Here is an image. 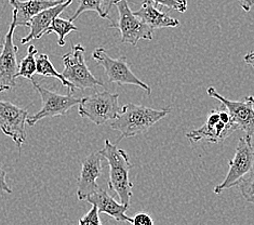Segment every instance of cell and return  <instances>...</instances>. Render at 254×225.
<instances>
[{"label":"cell","instance_id":"cell-1","mask_svg":"<svg viewBox=\"0 0 254 225\" xmlns=\"http://www.w3.org/2000/svg\"><path fill=\"white\" fill-rule=\"evenodd\" d=\"M100 151L110 166L108 188L117 194L120 203L129 207L133 195V183L129 178L133 165L129 155L116 144H113L108 139L105 140L104 148Z\"/></svg>","mask_w":254,"mask_h":225},{"label":"cell","instance_id":"cell-2","mask_svg":"<svg viewBox=\"0 0 254 225\" xmlns=\"http://www.w3.org/2000/svg\"><path fill=\"white\" fill-rule=\"evenodd\" d=\"M171 109H153L144 105L126 104L122 106L118 116L112 120L111 128L120 132L122 139L135 137L149 130L159 120L165 118Z\"/></svg>","mask_w":254,"mask_h":225},{"label":"cell","instance_id":"cell-3","mask_svg":"<svg viewBox=\"0 0 254 225\" xmlns=\"http://www.w3.org/2000/svg\"><path fill=\"white\" fill-rule=\"evenodd\" d=\"M111 5H115L118 11V21L112 22L110 28L118 29L120 41L123 44L136 46L140 40H152L154 29L146 25L132 12L128 0H113Z\"/></svg>","mask_w":254,"mask_h":225},{"label":"cell","instance_id":"cell-4","mask_svg":"<svg viewBox=\"0 0 254 225\" xmlns=\"http://www.w3.org/2000/svg\"><path fill=\"white\" fill-rule=\"evenodd\" d=\"M92 58L105 71L108 80L118 86H135L140 87L147 92L152 93V89L147 83L143 82L134 73L132 72L130 65L125 56L113 59L108 56L104 48H96L92 52Z\"/></svg>","mask_w":254,"mask_h":225},{"label":"cell","instance_id":"cell-5","mask_svg":"<svg viewBox=\"0 0 254 225\" xmlns=\"http://www.w3.org/2000/svg\"><path fill=\"white\" fill-rule=\"evenodd\" d=\"M84 52L86 50L80 44L71 46V51L62 57L64 62L63 76L79 90L103 87L104 82L90 72L84 59Z\"/></svg>","mask_w":254,"mask_h":225},{"label":"cell","instance_id":"cell-6","mask_svg":"<svg viewBox=\"0 0 254 225\" xmlns=\"http://www.w3.org/2000/svg\"><path fill=\"white\" fill-rule=\"evenodd\" d=\"M119 94L111 93L108 91L95 92L80 100L79 115L88 118L95 125L101 126L107 121L114 120L122 109L119 106Z\"/></svg>","mask_w":254,"mask_h":225},{"label":"cell","instance_id":"cell-7","mask_svg":"<svg viewBox=\"0 0 254 225\" xmlns=\"http://www.w3.org/2000/svg\"><path fill=\"white\" fill-rule=\"evenodd\" d=\"M254 165V150L252 139L240 138L236 148L234 159L229 161V169L225 179L221 184L214 187L215 194H221L228 188H232L239 183L246 174L249 173Z\"/></svg>","mask_w":254,"mask_h":225},{"label":"cell","instance_id":"cell-8","mask_svg":"<svg viewBox=\"0 0 254 225\" xmlns=\"http://www.w3.org/2000/svg\"><path fill=\"white\" fill-rule=\"evenodd\" d=\"M35 90L39 93L42 107L38 113L27 118V124L29 126H35L36 124L44 118H51L56 116H64L71 107L78 105L80 103V99H77L71 94L62 95L47 88L42 87L40 83L36 82L34 79L32 80Z\"/></svg>","mask_w":254,"mask_h":225},{"label":"cell","instance_id":"cell-9","mask_svg":"<svg viewBox=\"0 0 254 225\" xmlns=\"http://www.w3.org/2000/svg\"><path fill=\"white\" fill-rule=\"evenodd\" d=\"M207 93L210 98L216 99L226 107L232 121L237 129L245 132V137L252 139L254 135V96L248 95L241 101L227 100L213 87H209Z\"/></svg>","mask_w":254,"mask_h":225},{"label":"cell","instance_id":"cell-10","mask_svg":"<svg viewBox=\"0 0 254 225\" xmlns=\"http://www.w3.org/2000/svg\"><path fill=\"white\" fill-rule=\"evenodd\" d=\"M16 27V13L13 10L11 25L7 35H5L1 52H0V93L16 87L15 78L16 73L19 71V65H17L19 48L14 44L13 40L14 30Z\"/></svg>","mask_w":254,"mask_h":225},{"label":"cell","instance_id":"cell-11","mask_svg":"<svg viewBox=\"0 0 254 225\" xmlns=\"http://www.w3.org/2000/svg\"><path fill=\"white\" fill-rule=\"evenodd\" d=\"M27 118V109L16 106L11 102L0 101V130L13 140L19 150L26 141Z\"/></svg>","mask_w":254,"mask_h":225},{"label":"cell","instance_id":"cell-12","mask_svg":"<svg viewBox=\"0 0 254 225\" xmlns=\"http://www.w3.org/2000/svg\"><path fill=\"white\" fill-rule=\"evenodd\" d=\"M235 130H237V127L234 124L224 123L220 118L219 109H213L209 112L205 124L201 128L187 132L186 138L190 142L205 140L210 143H219L226 140Z\"/></svg>","mask_w":254,"mask_h":225},{"label":"cell","instance_id":"cell-13","mask_svg":"<svg viewBox=\"0 0 254 225\" xmlns=\"http://www.w3.org/2000/svg\"><path fill=\"white\" fill-rule=\"evenodd\" d=\"M104 157L101 151H94L84 158L81 165V171L77 179V197L78 200H86L89 195L99 190L96 183L102 173V161Z\"/></svg>","mask_w":254,"mask_h":225},{"label":"cell","instance_id":"cell-14","mask_svg":"<svg viewBox=\"0 0 254 225\" xmlns=\"http://www.w3.org/2000/svg\"><path fill=\"white\" fill-rule=\"evenodd\" d=\"M72 1H74V0H66L64 2L54 5V7L42 10L38 14H36L27 25V27L31 29V32H29L26 37L22 38L21 44L26 45L33 39L41 38L42 36L45 35L46 30L49 28V26L52 24L53 20L61 14L63 11L67 9L72 3Z\"/></svg>","mask_w":254,"mask_h":225},{"label":"cell","instance_id":"cell-15","mask_svg":"<svg viewBox=\"0 0 254 225\" xmlns=\"http://www.w3.org/2000/svg\"><path fill=\"white\" fill-rule=\"evenodd\" d=\"M86 200L91 205L98 207L99 212L108 215L116 221L131 223V218L126 215V211L128 210L129 207L116 202L110 194L102 188L99 187V190L89 195Z\"/></svg>","mask_w":254,"mask_h":225},{"label":"cell","instance_id":"cell-16","mask_svg":"<svg viewBox=\"0 0 254 225\" xmlns=\"http://www.w3.org/2000/svg\"><path fill=\"white\" fill-rule=\"evenodd\" d=\"M134 14L153 29L178 27L180 25L178 20L173 19L166 12L160 11L152 0H145L140 10L135 11Z\"/></svg>","mask_w":254,"mask_h":225},{"label":"cell","instance_id":"cell-17","mask_svg":"<svg viewBox=\"0 0 254 225\" xmlns=\"http://www.w3.org/2000/svg\"><path fill=\"white\" fill-rule=\"evenodd\" d=\"M9 2L14 8L16 13V25L27 27L28 23L40 11L54 7V5L64 1H47V0H26V1H21V0H9Z\"/></svg>","mask_w":254,"mask_h":225},{"label":"cell","instance_id":"cell-18","mask_svg":"<svg viewBox=\"0 0 254 225\" xmlns=\"http://www.w3.org/2000/svg\"><path fill=\"white\" fill-rule=\"evenodd\" d=\"M37 60V70H36V74L41 75L44 77H51V78H57L58 80L61 81L63 86L67 89L68 91L72 93L76 90L75 86L71 82H69L67 79H66L63 74H60V73L56 70L49 57L45 53H41L38 56Z\"/></svg>","mask_w":254,"mask_h":225},{"label":"cell","instance_id":"cell-19","mask_svg":"<svg viewBox=\"0 0 254 225\" xmlns=\"http://www.w3.org/2000/svg\"><path fill=\"white\" fill-rule=\"evenodd\" d=\"M77 30H78V27L76 25H74L72 21L61 19V17L57 16L56 19L53 20L49 28H48L45 32V35L56 33L58 35V45L63 47V46H65L66 36H67L71 32H77Z\"/></svg>","mask_w":254,"mask_h":225},{"label":"cell","instance_id":"cell-20","mask_svg":"<svg viewBox=\"0 0 254 225\" xmlns=\"http://www.w3.org/2000/svg\"><path fill=\"white\" fill-rule=\"evenodd\" d=\"M36 56H37V49H36L34 45H31L28 47L26 57L23 58L19 64V71L16 73V78L23 77L29 79V80H33V76L36 74V70H37Z\"/></svg>","mask_w":254,"mask_h":225},{"label":"cell","instance_id":"cell-21","mask_svg":"<svg viewBox=\"0 0 254 225\" xmlns=\"http://www.w3.org/2000/svg\"><path fill=\"white\" fill-rule=\"evenodd\" d=\"M103 2H104V0H79L78 9L69 20L74 22L83 13V12L87 11L96 12L102 19H110V16H108V11H105L103 9Z\"/></svg>","mask_w":254,"mask_h":225},{"label":"cell","instance_id":"cell-22","mask_svg":"<svg viewBox=\"0 0 254 225\" xmlns=\"http://www.w3.org/2000/svg\"><path fill=\"white\" fill-rule=\"evenodd\" d=\"M241 195L248 203L254 205V171L246 174L237 184Z\"/></svg>","mask_w":254,"mask_h":225},{"label":"cell","instance_id":"cell-23","mask_svg":"<svg viewBox=\"0 0 254 225\" xmlns=\"http://www.w3.org/2000/svg\"><path fill=\"white\" fill-rule=\"evenodd\" d=\"M156 5H162L168 9L175 10L181 13H184L187 10V1L186 0H152Z\"/></svg>","mask_w":254,"mask_h":225},{"label":"cell","instance_id":"cell-24","mask_svg":"<svg viewBox=\"0 0 254 225\" xmlns=\"http://www.w3.org/2000/svg\"><path fill=\"white\" fill-rule=\"evenodd\" d=\"M99 214L100 212L98 207L95 205H92V208L78 220V223L80 225H102V221L100 220Z\"/></svg>","mask_w":254,"mask_h":225},{"label":"cell","instance_id":"cell-25","mask_svg":"<svg viewBox=\"0 0 254 225\" xmlns=\"http://www.w3.org/2000/svg\"><path fill=\"white\" fill-rule=\"evenodd\" d=\"M131 224L134 225H154V221L152 217L145 212L136 214L134 217L131 218Z\"/></svg>","mask_w":254,"mask_h":225},{"label":"cell","instance_id":"cell-26","mask_svg":"<svg viewBox=\"0 0 254 225\" xmlns=\"http://www.w3.org/2000/svg\"><path fill=\"white\" fill-rule=\"evenodd\" d=\"M0 191H3L9 194L12 193L11 187L7 183V172L1 168H0Z\"/></svg>","mask_w":254,"mask_h":225},{"label":"cell","instance_id":"cell-27","mask_svg":"<svg viewBox=\"0 0 254 225\" xmlns=\"http://www.w3.org/2000/svg\"><path fill=\"white\" fill-rule=\"evenodd\" d=\"M241 8L246 12H249L250 9L254 5V0H239Z\"/></svg>","mask_w":254,"mask_h":225},{"label":"cell","instance_id":"cell-28","mask_svg":"<svg viewBox=\"0 0 254 225\" xmlns=\"http://www.w3.org/2000/svg\"><path fill=\"white\" fill-rule=\"evenodd\" d=\"M244 61H245V63L251 65L254 70V50L248 52L244 57Z\"/></svg>","mask_w":254,"mask_h":225},{"label":"cell","instance_id":"cell-29","mask_svg":"<svg viewBox=\"0 0 254 225\" xmlns=\"http://www.w3.org/2000/svg\"><path fill=\"white\" fill-rule=\"evenodd\" d=\"M47 1H65V0H47Z\"/></svg>","mask_w":254,"mask_h":225},{"label":"cell","instance_id":"cell-30","mask_svg":"<svg viewBox=\"0 0 254 225\" xmlns=\"http://www.w3.org/2000/svg\"><path fill=\"white\" fill-rule=\"evenodd\" d=\"M1 48H2V45H0V49H1Z\"/></svg>","mask_w":254,"mask_h":225}]
</instances>
